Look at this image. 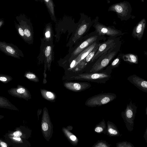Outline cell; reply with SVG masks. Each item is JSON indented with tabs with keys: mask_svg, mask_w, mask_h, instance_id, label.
Segmentation results:
<instances>
[{
	"mask_svg": "<svg viewBox=\"0 0 147 147\" xmlns=\"http://www.w3.org/2000/svg\"><path fill=\"white\" fill-rule=\"evenodd\" d=\"M8 146L7 144L5 142L0 140V147H7Z\"/></svg>",
	"mask_w": 147,
	"mask_h": 147,
	"instance_id": "cell-31",
	"label": "cell"
},
{
	"mask_svg": "<svg viewBox=\"0 0 147 147\" xmlns=\"http://www.w3.org/2000/svg\"><path fill=\"white\" fill-rule=\"evenodd\" d=\"M35 0L36 1H40L42 3V2L43 1V0Z\"/></svg>",
	"mask_w": 147,
	"mask_h": 147,
	"instance_id": "cell-35",
	"label": "cell"
},
{
	"mask_svg": "<svg viewBox=\"0 0 147 147\" xmlns=\"http://www.w3.org/2000/svg\"><path fill=\"white\" fill-rule=\"evenodd\" d=\"M41 129L45 138L49 141L53 133V126L47 109L46 107H45L43 110L41 121Z\"/></svg>",
	"mask_w": 147,
	"mask_h": 147,
	"instance_id": "cell-9",
	"label": "cell"
},
{
	"mask_svg": "<svg viewBox=\"0 0 147 147\" xmlns=\"http://www.w3.org/2000/svg\"><path fill=\"white\" fill-rule=\"evenodd\" d=\"M121 59L120 53L112 61L111 64L107 67L112 70L114 68L118 67L120 64Z\"/></svg>",
	"mask_w": 147,
	"mask_h": 147,
	"instance_id": "cell-24",
	"label": "cell"
},
{
	"mask_svg": "<svg viewBox=\"0 0 147 147\" xmlns=\"http://www.w3.org/2000/svg\"><path fill=\"white\" fill-rule=\"evenodd\" d=\"M40 91L42 97L49 101H54L56 98V95L52 92L44 90H41Z\"/></svg>",
	"mask_w": 147,
	"mask_h": 147,
	"instance_id": "cell-23",
	"label": "cell"
},
{
	"mask_svg": "<svg viewBox=\"0 0 147 147\" xmlns=\"http://www.w3.org/2000/svg\"><path fill=\"white\" fill-rule=\"evenodd\" d=\"M92 20V26L100 36H105L106 35L109 37H117L124 34L121 30L116 29L113 26H107L100 23L98 16L96 17Z\"/></svg>",
	"mask_w": 147,
	"mask_h": 147,
	"instance_id": "cell-4",
	"label": "cell"
},
{
	"mask_svg": "<svg viewBox=\"0 0 147 147\" xmlns=\"http://www.w3.org/2000/svg\"><path fill=\"white\" fill-rule=\"evenodd\" d=\"M47 8L50 17L52 20L55 22L57 21L55 15V4L53 0H43Z\"/></svg>",
	"mask_w": 147,
	"mask_h": 147,
	"instance_id": "cell-19",
	"label": "cell"
},
{
	"mask_svg": "<svg viewBox=\"0 0 147 147\" xmlns=\"http://www.w3.org/2000/svg\"><path fill=\"white\" fill-rule=\"evenodd\" d=\"M12 78L9 75L0 74V82L4 83H7L12 80Z\"/></svg>",
	"mask_w": 147,
	"mask_h": 147,
	"instance_id": "cell-27",
	"label": "cell"
},
{
	"mask_svg": "<svg viewBox=\"0 0 147 147\" xmlns=\"http://www.w3.org/2000/svg\"><path fill=\"white\" fill-rule=\"evenodd\" d=\"M63 132L70 142L74 144H77L78 140L76 137L67 129L63 128Z\"/></svg>",
	"mask_w": 147,
	"mask_h": 147,
	"instance_id": "cell-22",
	"label": "cell"
},
{
	"mask_svg": "<svg viewBox=\"0 0 147 147\" xmlns=\"http://www.w3.org/2000/svg\"><path fill=\"white\" fill-rule=\"evenodd\" d=\"M127 80L137 88L143 92L147 93V81L136 74H133L127 78Z\"/></svg>",
	"mask_w": 147,
	"mask_h": 147,
	"instance_id": "cell-13",
	"label": "cell"
},
{
	"mask_svg": "<svg viewBox=\"0 0 147 147\" xmlns=\"http://www.w3.org/2000/svg\"><path fill=\"white\" fill-rule=\"evenodd\" d=\"M4 117V116L3 115H0V120L2 119V118H3Z\"/></svg>",
	"mask_w": 147,
	"mask_h": 147,
	"instance_id": "cell-34",
	"label": "cell"
},
{
	"mask_svg": "<svg viewBox=\"0 0 147 147\" xmlns=\"http://www.w3.org/2000/svg\"><path fill=\"white\" fill-rule=\"evenodd\" d=\"M147 128L146 127L145 131L144 134V135L143 137H144L146 142L147 143Z\"/></svg>",
	"mask_w": 147,
	"mask_h": 147,
	"instance_id": "cell-32",
	"label": "cell"
},
{
	"mask_svg": "<svg viewBox=\"0 0 147 147\" xmlns=\"http://www.w3.org/2000/svg\"><path fill=\"white\" fill-rule=\"evenodd\" d=\"M137 107L131 100L127 105L124 111L121 112V115L128 130L130 132L134 129V120L137 112Z\"/></svg>",
	"mask_w": 147,
	"mask_h": 147,
	"instance_id": "cell-7",
	"label": "cell"
},
{
	"mask_svg": "<svg viewBox=\"0 0 147 147\" xmlns=\"http://www.w3.org/2000/svg\"><path fill=\"white\" fill-rule=\"evenodd\" d=\"M146 26V20L145 18L142 19L134 28L132 36L135 38L140 40L143 35Z\"/></svg>",
	"mask_w": 147,
	"mask_h": 147,
	"instance_id": "cell-15",
	"label": "cell"
},
{
	"mask_svg": "<svg viewBox=\"0 0 147 147\" xmlns=\"http://www.w3.org/2000/svg\"><path fill=\"white\" fill-rule=\"evenodd\" d=\"M107 124V135L110 137H119L121 136L122 134H120L117 126L113 123L108 121Z\"/></svg>",
	"mask_w": 147,
	"mask_h": 147,
	"instance_id": "cell-17",
	"label": "cell"
},
{
	"mask_svg": "<svg viewBox=\"0 0 147 147\" xmlns=\"http://www.w3.org/2000/svg\"><path fill=\"white\" fill-rule=\"evenodd\" d=\"M3 23V21L2 19H0V28L2 26Z\"/></svg>",
	"mask_w": 147,
	"mask_h": 147,
	"instance_id": "cell-33",
	"label": "cell"
},
{
	"mask_svg": "<svg viewBox=\"0 0 147 147\" xmlns=\"http://www.w3.org/2000/svg\"><path fill=\"white\" fill-rule=\"evenodd\" d=\"M107 126L104 119L98 124H96L94 129V132L98 134H106Z\"/></svg>",
	"mask_w": 147,
	"mask_h": 147,
	"instance_id": "cell-21",
	"label": "cell"
},
{
	"mask_svg": "<svg viewBox=\"0 0 147 147\" xmlns=\"http://www.w3.org/2000/svg\"><path fill=\"white\" fill-rule=\"evenodd\" d=\"M121 44L120 41L115 47L100 57L90 67L89 72H97L105 69L119 51Z\"/></svg>",
	"mask_w": 147,
	"mask_h": 147,
	"instance_id": "cell-1",
	"label": "cell"
},
{
	"mask_svg": "<svg viewBox=\"0 0 147 147\" xmlns=\"http://www.w3.org/2000/svg\"><path fill=\"white\" fill-rule=\"evenodd\" d=\"M147 107H146V115H147Z\"/></svg>",
	"mask_w": 147,
	"mask_h": 147,
	"instance_id": "cell-37",
	"label": "cell"
},
{
	"mask_svg": "<svg viewBox=\"0 0 147 147\" xmlns=\"http://www.w3.org/2000/svg\"><path fill=\"white\" fill-rule=\"evenodd\" d=\"M25 77L28 79L32 81H36V77L34 74L30 72H27L24 75Z\"/></svg>",
	"mask_w": 147,
	"mask_h": 147,
	"instance_id": "cell-29",
	"label": "cell"
},
{
	"mask_svg": "<svg viewBox=\"0 0 147 147\" xmlns=\"http://www.w3.org/2000/svg\"><path fill=\"white\" fill-rule=\"evenodd\" d=\"M112 70L107 67L102 70L81 74L78 77L81 80L98 83L105 84L111 78Z\"/></svg>",
	"mask_w": 147,
	"mask_h": 147,
	"instance_id": "cell-2",
	"label": "cell"
},
{
	"mask_svg": "<svg viewBox=\"0 0 147 147\" xmlns=\"http://www.w3.org/2000/svg\"><path fill=\"white\" fill-rule=\"evenodd\" d=\"M106 0L107 1V3H110L111 0Z\"/></svg>",
	"mask_w": 147,
	"mask_h": 147,
	"instance_id": "cell-36",
	"label": "cell"
},
{
	"mask_svg": "<svg viewBox=\"0 0 147 147\" xmlns=\"http://www.w3.org/2000/svg\"><path fill=\"white\" fill-rule=\"evenodd\" d=\"M116 146L117 147H134V145L131 143L126 141L117 143Z\"/></svg>",
	"mask_w": 147,
	"mask_h": 147,
	"instance_id": "cell-28",
	"label": "cell"
},
{
	"mask_svg": "<svg viewBox=\"0 0 147 147\" xmlns=\"http://www.w3.org/2000/svg\"><path fill=\"white\" fill-rule=\"evenodd\" d=\"M51 47L50 46H47L46 48L45 51V55L46 57H48L51 53Z\"/></svg>",
	"mask_w": 147,
	"mask_h": 147,
	"instance_id": "cell-30",
	"label": "cell"
},
{
	"mask_svg": "<svg viewBox=\"0 0 147 147\" xmlns=\"http://www.w3.org/2000/svg\"><path fill=\"white\" fill-rule=\"evenodd\" d=\"M121 59L124 61L130 64H138V56L132 53H120Z\"/></svg>",
	"mask_w": 147,
	"mask_h": 147,
	"instance_id": "cell-18",
	"label": "cell"
},
{
	"mask_svg": "<svg viewBox=\"0 0 147 147\" xmlns=\"http://www.w3.org/2000/svg\"><path fill=\"white\" fill-rule=\"evenodd\" d=\"M15 28L18 34L25 41L27 42V40L23 29L19 24L16 23L15 21Z\"/></svg>",
	"mask_w": 147,
	"mask_h": 147,
	"instance_id": "cell-26",
	"label": "cell"
},
{
	"mask_svg": "<svg viewBox=\"0 0 147 147\" xmlns=\"http://www.w3.org/2000/svg\"><path fill=\"white\" fill-rule=\"evenodd\" d=\"M120 41L119 37H109L107 40L101 42L96 52L90 62L91 65L102 55L115 47Z\"/></svg>",
	"mask_w": 147,
	"mask_h": 147,
	"instance_id": "cell-8",
	"label": "cell"
},
{
	"mask_svg": "<svg viewBox=\"0 0 147 147\" xmlns=\"http://www.w3.org/2000/svg\"><path fill=\"white\" fill-rule=\"evenodd\" d=\"M8 93L12 96L27 100L31 98V95L28 90L24 86L18 85L16 88H13L8 90Z\"/></svg>",
	"mask_w": 147,
	"mask_h": 147,
	"instance_id": "cell-12",
	"label": "cell"
},
{
	"mask_svg": "<svg viewBox=\"0 0 147 147\" xmlns=\"http://www.w3.org/2000/svg\"><path fill=\"white\" fill-rule=\"evenodd\" d=\"M105 36L99 35L95 30L86 36L84 39L73 51L71 58L74 59L83 50L94 42L105 39Z\"/></svg>",
	"mask_w": 147,
	"mask_h": 147,
	"instance_id": "cell-6",
	"label": "cell"
},
{
	"mask_svg": "<svg viewBox=\"0 0 147 147\" xmlns=\"http://www.w3.org/2000/svg\"><path fill=\"white\" fill-rule=\"evenodd\" d=\"M108 11L115 12L121 21H127L132 16L131 5L126 1L112 4L109 7Z\"/></svg>",
	"mask_w": 147,
	"mask_h": 147,
	"instance_id": "cell-3",
	"label": "cell"
},
{
	"mask_svg": "<svg viewBox=\"0 0 147 147\" xmlns=\"http://www.w3.org/2000/svg\"><path fill=\"white\" fill-rule=\"evenodd\" d=\"M111 146L106 140H98L92 147H110Z\"/></svg>",
	"mask_w": 147,
	"mask_h": 147,
	"instance_id": "cell-25",
	"label": "cell"
},
{
	"mask_svg": "<svg viewBox=\"0 0 147 147\" xmlns=\"http://www.w3.org/2000/svg\"><path fill=\"white\" fill-rule=\"evenodd\" d=\"M100 41H97L94 42L78 55L72 61L70 65L71 68L75 67L83 60Z\"/></svg>",
	"mask_w": 147,
	"mask_h": 147,
	"instance_id": "cell-14",
	"label": "cell"
},
{
	"mask_svg": "<svg viewBox=\"0 0 147 147\" xmlns=\"http://www.w3.org/2000/svg\"><path fill=\"white\" fill-rule=\"evenodd\" d=\"M0 108H6L13 110L19 111L7 98L0 96Z\"/></svg>",
	"mask_w": 147,
	"mask_h": 147,
	"instance_id": "cell-20",
	"label": "cell"
},
{
	"mask_svg": "<svg viewBox=\"0 0 147 147\" xmlns=\"http://www.w3.org/2000/svg\"><path fill=\"white\" fill-rule=\"evenodd\" d=\"M0 50L6 55L15 58L20 59V57H24L22 51L12 43L0 41Z\"/></svg>",
	"mask_w": 147,
	"mask_h": 147,
	"instance_id": "cell-10",
	"label": "cell"
},
{
	"mask_svg": "<svg viewBox=\"0 0 147 147\" xmlns=\"http://www.w3.org/2000/svg\"></svg>",
	"mask_w": 147,
	"mask_h": 147,
	"instance_id": "cell-38",
	"label": "cell"
},
{
	"mask_svg": "<svg viewBox=\"0 0 147 147\" xmlns=\"http://www.w3.org/2000/svg\"><path fill=\"white\" fill-rule=\"evenodd\" d=\"M64 86L67 89L75 92H80L90 88L91 85L88 82H66Z\"/></svg>",
	"mask_w": 147,
	"mask_h": 147,
	"instance_id": "cell-16",
	"label": "cell"
},
{
	"mask_svg": "<svg viewBox=\"0 0 147 147\" xmlns=\"http://www.w3.org/2000/svg\"><path fill=\"white\" fill-rule=\"evenodd\" d=\"M16 19L23 30L27 42H30L32 38V25L29 19L24 14L16 16Z\"/></svg>",
	"mask_w": 147,
	"mask_h": 147,
	"instance_id": "cell-11",
	"label": "cell"
},
{
	"mask_svg": "<svg viewBox=\"0 0 147 147\" xmlns=\"http://www.w3.org/2000/svg\"><path fill=\"white\" fill-rule=\"evenodd\" d=\"M117 97L115 94L105 93L95 95L88 98L85 102L88 107H95L102 106L115 100Z\"/></svg>",
	"mask_w": 147,
	"mask_h": 147,
	"instance_id": "cell-5",
	"label": "cell"
}]
</instances>
